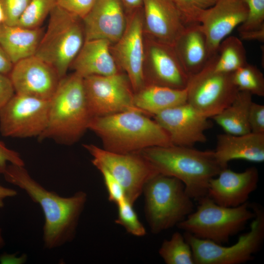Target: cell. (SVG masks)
I'll return each mask as SVG.
<instances>
[{"label": "cell", "instance_id": "obj_18", "mask_svg": "<svg viewBox=\"0 0 264 264\" xmlns=\"http://www.w3.org/2000/svg\"><path fill=\"white\" fill-rule=\"evenodd\" d=\"M85 41L103 39L116 43L127 24L125 10L119 0H96L82 19Z\"/></svg>", "mask_w": 264, "mask_h": 264}, {"label": "cell", "instance_id": "obj_40", "mask_svg": "<svg viewBox=\"0 0 264 264\" xmlns=\"http://www.w3.org/2000/svg\"><path fill=\"white\" fill-rule=\"evenodd\" d=\"M239 34L241 40L264 41V27L260 29L248 31L240 32Z\"/></svg>", "mask_w": 264, "mask_h": 264}, {"label": "cell", "instance_id": "obj_45", "mask_svg": "<svg viewBox=\"0 0 264 264\" xmlns=\"http://www.w3.org/2000/svg\"><path fill=\"white\" fill-rule=\"evenodd\" d=\"M4 16L3 11L1 6V5L0 2V24L4 23Z\"/></svg>", "mask_w": 264, "mask_h": 264}, {"label": "cell", "instance_id": "obj_3", "mask_svg": "<svg viewBox=\"0 0 264 264\" xmlns=\"http://www.w3.org/2000/svg\"><path fill=\"white\" fill-rule=\"evenodd\" d=\"M88 129L101 138L105 149L115 153H134L172 145L166 132L155 120L137 111L92 117Z\"/></svg>", "mask_w": 264, "mask_h": 264}, {"label": "cell", "instance_id": "obj_12", "mask_svg": "<svg viewBox=\"0 0 264 264\" xmlns=\"http://www.w3.org/2000/svg\"><path fill=\"white\" fill-rule=\"evenodd\" d=\"M49 100L15 94L0 110V132L4 137H39L48 120Z\"/></svg>", "mask_w": 264, "mask_h": 264}, {"label": "cell", "instance_id": "obj_44", "mask_svg": "<svg viewBox=\"0 0 264 264\" xmlns=\"http://www.w3.org/2000/svg\"><path fill=\"white\" fill-rule=\"evenodd\" d=\"M5 245V241L2 235L1 229L0 228V249L2 248Z\"/></svg>", "mask_w": 264, "mask_h": 264}, {"label": "cell", "instance_id": "obj_17", "mask_svg": "<svg viewBox=\"0 0 264 264\" xmlns=\"http://www.w3.org/2000/svg\"><path fill=\"white\" fill-rule=\"evenodd\" d=\"M259 175L255 167L242 172L222 169L209 182L207 196L217 204L226 207H236L247 202L257 188Z\"/></svg>", "mask_w": 264, "mask_h": 264}, {"label": "cell", "instance_id": "obj_43", "mask_svg": "<svg viewBox=\"0 0 264 264\" xmlns=\"http://www.w3.org/2000/svg\"><path fill=\"white\" fill-rule=\"evenodd\" d=\"M125 11L130 12L142 8V0H119Z\"/></svg>", "mask_w": 264, "mask_h": 264}, {"label": "cell", "instance_id": "obj_20", "mask_svg": "<svg viewBox=\"0 0 264 264\" xmlns=\"http://www.w3.org/2000/svg\"><path fill=\"white\" fill-rule=\"evenodd\" d=\"M149 45L151 84L176 89L186 88L189 76L174 46L151 39Z\"/></svg>", "mask_w": 264, "mask_h": 264}, {"label": "cell", "instance_id": "obj_8", "mask_svg": "<svg viewBox=\"0 0 264 264\" xmlns=\"http://www.w3.org/2000/svg\"><path fill=\"white\" fill-rule=\"evenodd\" d=\"M251 206L255 216L250 230L231 246L200 239L185 232L183 235L191 247L195 264H240L253 259L264 240V211L257 205Z\"/></svg>", "mask_w": 264, "mask_h": 264}, {"label": "cell", "instance_id": "obj_30", "mask_svg": "<svg viewBox=\"0 0 264 264\" xmlns=\"http://www.w3.org/2000/svg\"><path fill=\"white\" fill-rule=\"evenodd\" d=\"M56 5L55 0H31L17 25L31 29L40 27Z\"/></svg>", "mask_w": 264, "mask_h": 264}, {"label": "cell", "instance_id": "obj_4", "mask_svg": "<svg viewBox=\"0 0 264 264\" xmlns=\"http://www.w3.org/2000/svg\"><path fill=\"white\" fill-rule=\"evenodd\" d=\"M86 97L83 78L74 72L62 78L49 100L46 128L38 137L52 139L61 144L77 141L91 118Z\"/></svg>", "mask_w": 264, "mask_h": 264}, {"label": "cell", "instance_id": "obj_35", "mask_svg": "<svg viewBox=\"0 0 264 264\" xmlns=\"http://www.w3.org/2000/svg\"><path fill=\"white\" fill-rule=\"evenodd\" d=\"M94 166L101 173L107 190L109 200L116 205L126 198L124 190L119 182L104 167L96 165Z\"/></svg>", "mask_w": 264, "mask_h": 264}, {"label": "cell", "instance_id": "obj_37", "mask_svg": "<svg viewBox=\"0 0 264 264\" xmlns=\"http://www.w3.org/2000/svg\"><path fill=\"white\" fill-rule=\"evenodd\" d=\"M248 123L251 132L264 134V105L252 102L249 111Z\"/></svg>", "mask_w": 264, "mask_h": 264}, {"label": "cell", "instance_id": "obj_31", "mask_svg": "<svg viewBox=\"0 0 264 264\" xmlns=\"http://www.w3.org/2000/svg\"><path fill=\"white\" fill-rule=\"evenodd\" d=\"M118 216L115 223L124 227L127 232L136 237L146 235V229L140 221L133 208V204L127 198L117 204Z\"/></svg>", "mask_w": 264, "mask_h": 264}, {"label": "cell", "instance_id": "obj_7", "mask_svg": "<svg viewBox=\"0 0 264 264\" xmlns=\"http://www.w3.org/2000/svg\"><path fill=\"white\" fill-rule=\"evenodd\" d=\"M85 41L82 19L56 5L35 56L51 66L61 79L66 75Z\"/></svg>", "mask_w": 264, "mask_h": 264}, {"label": "cell", "instance_id": "obj_16", "mask_svg": "<svg viewBox=\"0 0 264 264\" xmlns=\"http://www.w3.org/2000/svg\"><path fill=\"white\" fill-rule=\"evenodd\" d=\"M245 0H217L203 10L199 23L206 36L209 58L218 53L220 43L246 19Z\"/></svg>", "mask_w": 264, "mask_h": 264}, {"label": "cell", "instance_id": "obj_11", "mask_svg": "<svg viewBox=\"0 0 264 264\" xmlns=\"http://www.w3.org/2000/svg\"><path fill=\"white\" fill-rule=\"evenodd\" d=\"M83 82L92 117L127 111L144 113L134 104V94L127 76L118 72L110 75H90L84 78Z\"/></svg>", "mask_w": 264, "mask_h": 264}, {"label": "cell", "instance_id": "obj_21", "mask_svg": "<svg viewBox=\"0 0 264 264\" xmlns=\"http://www.w3.org/2000/svg\"><path fill=\"white\" fill-rule=\"evenodd\" d=\"M214 151L223 169L228 167L229 161L236 159L262 163L264 161V134L250 132L241 135L219 134Z\"/></svg>", "mask_w": 264, "mask_h": 264}, {"label": "cell", "instance_id": "obj_10", "mask_svg": "<svg viewBox=\"0 0 264 264\" xmlns=\"http://www.w3.org/2000/svg\"><path fill=\"white\" fill-rule=\"evenodd\" d=\"M84 147L92 156L94 166L104 167L119 182L132 204L142 194L145 183L159 174L140 154L115 153L93 144H85Z\"/></svg>", "mask_w": 264, "mask_h": 264}, {"label": "cell", "instance_id": "obj_42", "mask_svg": "<svg viewBox=\"0 0 264 264\" xmlns=\"http://www.w3.org/2000/svg\"><path fill=\"white\" fill-rule=\"evenodd\" d=\"M17 194L16 190L0 185V208L4 207L6 198L15 197Z\"/></svg>", "mask_w": 264, "mask_h": 264}, {"label": "cell", "instance_id": "obj_26", "mask_svg": "<svg viewBox=\"0 0 264 264\" xmlns=\"http://www.w3.org/2000/svg\"><path fill=\"white\" fill-rule=\"evenodd\" d=\"M252 96L248 92L239 91L231 103L212 118L225 133L241 135L250 132L248 114Z\"/></svg>", "mask_w": 264, "mask_h": 264}, {"label": "cell", "instance_id": "obj_6", "mask_svg": "<svg viewBox=\"0 0 264 264\" xmlns=\"http://www.w3.org/2000/svg\"><path fill=\"white\" fill-rule=\"evenodd\" d=\"M145 213L155 234L176 226L194 210L193 199L177 178L158 174L144 185Z\"/></svg>", "mask_w": 264, "mask_h": 264}, {"label": "cell", "instance_id": "obj_15", "mask_svg": "<svg viewBox=\"0 0 264 264\" xmlns=\"http://www.w3.org/2000/svg\"><path fill=\"white\" fill-rule=\"evenodd\" d=\"M16 94L49 100L60 81L56 70L36 56L13 65L9 75Z\"/></svg>", "mask_w": 264, "mask_h": 264}, {"label": "cell", "instance_id": "obj_22", "mask_svg": "<svg viewBox=\"0 0 264 264\" xmlns=\"http://www.w3.org/2000/svg\"><path fill=\"white\" fill-rule=\"evenodd\" d=\"M106 40L85 41L70 67L83 78L90 75H110L118 72L117 64Z\"/></svg>", "mask_w": 264, "mask_h": 264}, {"label": "cell", "instance_id": "obj_39", "mask_svg": "<svg viewBox=\"0 0 264 264\" xmlns=\"http://www.w3.org/2000/svg\"><path fill=\"white\" fill-rule=\"evenodd\" d=\"M15 94L8 75L0 73V110Z\"/></svg>", "mask_w": 264, "mask_h": 264}, {"label": "cell", "instance_id": "obj_32", "mask_svg": "<svg viewBox=\"0 0 264 264\" xmlns=\"http://www.w3.org/2000/svg\"><path fill=\"white\" fill-rule=\"evenodd\" d=\"M180 12L185 24L199 23L202 12L217 0H172Z\"/></svg>", "mask_w": 264, "mask_h": 264}, {"label": "cell", "instance_id": "obj_27", "mask_svg": "<svg viewBox=\"0 0 264 264\" xmlns=\"http://www.w3.org/2000/svg\"><path fill=\"white\" fill-rule=\"evenodd\" d=\"M247 63L246 50L240 38L231 36L222 41L215 56L216 71L233 73Z\"/></svg>", "mask_w": 264, "mask_h": 264}, {"label": "cell", "instance_id": "obj_23", "mask_svg": "<svg viewBox=\"0 0 264 264\" xmlns=\"http://www.w3.org/2000/svg\"><path fill=\"white\" fill-rule=\"evenodd\" d=\"M173 46L189 76L201 70L210 59L206 36L199 23L187 25Z\"/></svg>", "mask_w": 264, "mask_h": 264}, {"label": "cell", "instance_id": "obj_14", "mask_svg": "<svg viewBox=\"0 0 264 264\" xmlns=\"http://www.w3.org/2000/svg\"><path fill=\"white\" fill-rule=\"evenodd\" d=\"M155 121L166 132L174 145L193 147L207 141L205 132L212 126L204 116L187 102L154 115Z\"/></svg>", "mask_w": 264, "mask_h": 264}, {"label": "cell", "instance_id": "obj_9", "mask_svg": "<svg viewBox=\"0 0 264 264\" xmlns=\"http://www.w3.org/2000/svg\"><path fill=\"white\" fill-rule=\"evenodd\" d=\"M215 55L201 70L189 76L186 87L187 102L209 118L228 106L239 91L233 82L232 73L215 70Z\"/></svg>", "mask_w": 264, "mask_h": 264}, {"label": "cell", "instance_id": "obj_25", "mask_svg": "<svg viewBox=\"0 0 264 264\" xmlns=\"http://www.w3.org/2000/svg\"><path fill=\"white\" fill-rule=\"evenodd\" d=\"M187 89H176L150 84L133 95L135 106L145 114L154 115L187 103Z\"/></svg>", "mask_w": 264, "mask_h": 264}, {"label": "cell", "instance_id": "obj_2", "mask_svg": "<svg viewBox=\"0 0 264 264\" xmlns=\"http://www.w3.org/2000/svg\"><path fill=\"white\" fill-rule=\"evenodd\" d=\"M140 152L159 174L180 180L187 194L197 201L207 196L210 181L223 169L214 151L171 145L149 147Z\"/></svg>", "mask_w": 264, "mask_h": 264}, {"label": "cell", "instance_id": "obj_38", "mask_svg": "<svg viewBox=\"0 0 264 264\" xmlns=\"http://www.w3.org/2000/svg\"><path fill=\"white\" fill-rule=\"evenodd\" d=\"M8 163L24 166V162L17 152L8 148L0 141V174L4 172Z\"/></svg>", "mask_w": 264, "mask_h": 264}, {"label": "cell", "instance_id": "obj_41", "mask_svg": "<svg viewBox=\"0 0 264 264\" xmlns=\"http://www.w3.org/2000/svg\"><path fill=\"white\" fill-rule=\"evenodd\" d=\"M13 64L0 45V73L9 75Z\"/></svg>", "mask_w": 264, "mask_h": 264}, {"label": "cell", "instance_id": "obj_36", "mask_svg": "<svg viewBox=\"0 0 264 264\" xmlns=\"http://www.w3.org/2000/svg\"><path fill=\"white\" fill-rule=\"evenodd\" d=\"M56 5L69 13L83 19L96 0H55Z\"/></svg>", "mask_w": 264, "mask_h": 264}, {"label": "cell", "instance_id": "obj_33", "mask_svg": "<svg viewBox=\"0 0 264 264\" xmlns=\"http://www.w3.org/2000/svg\"><path fill=\"white\" fill-rule=\"evenodd\" d=\"M247 7L245 20L238 27V32L248 31L264 27V0H245Z\"/></svg>", "mask_w": 264, "mask_h": 264}, {"label": "cell", "instance_id": "obj_28", "mask_svg": "<svg viewBox=\"0 0 264 264\" xmlns=\"http://www.w3.org/2000/svg\"><path fill=\"white\" fill-rule=\"evenodd\" d=\"M160 256L167 264H195L193 252L183 235L175 232L165 240L159 249Z\"/></svg>", "mask_w": 264, "mask_h": 264}, {"label": "cell", "instance_id": "obj_34", "mask_svg": "<svg viewBox=\"0 0 264 264\" xmlns=\"http://www.w3.org/2000/svg\"><path fill=\"white\" fill-rule=\"evenodd\" d=\"M31 0H0L4 16V23L16 25Z\"/></svg>", "mask_w": 264, "mask_h": 264}, {"label": "cell", "instance_id": "obj_1", "mask_svg": "<svg viewBox=\"0 0 264 264\" xmlns=\"http://www.w3.org/2000/svg\"><path fill=\"white\" fill-rule=\"evenodd\" d=\"M3 175L6 181L23 190L41 207L44 217L45 248H59L73 240L87 201L86 192L80 191L70 197L60 196L35 180L24 166L8 164Z\"/></svg>", "mask_w": 264, "mask_h": 264}, {"label": "cell", "instance_id": "obj_19", "mask_svg": "<svg viewBox=\"0 0 264 264\" xmlns=\"http://www.w3.org/2000/svg\"><path fill=\"white\" fill-rule=\"evenodd\" d=\"M143 22L150 38L174 46L187 25L172 0H142Z\"/></svg>", "mask_w": 264, "mask_h": 264}, {"label": "cell", "instance_id": "obj_24", "mask_svg": "<svg viewBox=\"0 0 264 264\" xmlns=\"http://www.w3.org/2000/svg\"><path fill=\"white\" fill-rule=\"evenodd\" d=\"M43 28L0 24V45L13 65L34 56L44 34Z\"/></svg>", "mask_w": 264, "mask_h": 264}, {"label": "cell", "instance_id": "obj_13", "mask_svg": "<svg viewBox=\"0 0 264 264\" xmlns=\"http://www.w3.org/2000/svg\"><path fill=\"white\" fill-rule=\"evenodd\" d=\"M128 13L125 31L114 44L111 53L116 64L127 74L132 88L137 92L144 84L142 9Z\"/></svg>", "mask_w": 264, "mask_h": 264}, {"label": "cell", "instance_id": "obj_5", "mask_svg": "<svg viewBox=\"0 0 264 264\" xmlns=\"http://www.w3.org/2000/svg\"><path fill=\"white\" fill-rule=\"evenodd\" d=\"M198 201L196 209L176 226L195 237L220 245L227 243L255 216L248 202L236 207H226L217 204L207 196Z\"/></svg>", "mask_w": 264, "mask_h": 264}, {"label": "cell", "instance_id": "obj_29", "mask_svg": "<svg viewBox=\"0 0 264 264\" xmlns=\"http://www.w3.org/2000/svg\"><path fill=\"white\" fill-rule=\"evenodd\" d=\"M233 81L240 91L264 96V77L255 66L247 63L232 73Z\"/></svg>", "mask_w": 264, "mask_h": 264}]
</instances>
